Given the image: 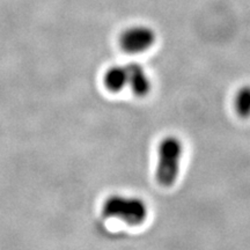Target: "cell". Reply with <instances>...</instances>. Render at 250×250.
Returning <instances> with one entry per match:
<instances>
[{
  "label": "cell",
  "instance_id": "cell-5",
  "mask_svg": "<svg viewBox=\"0 0 250 250\" xmlns=\"http://www.w3.org/2000/svg\"><path fill=\"white\" fill-rule=\"evenodd\" d=\"M103 83L109 92L117 93L124 89L127 86L126 66L116 65V66L109 67L103 78Z\"/></svg>",
  "mask_w": 250,
  "mask_h": 250
},
{
  "label": "cell",
  "instance_id": "cell-4",
  "mask_svg": "<svg viewBox=\"0 0 250 250\" xmlns=\"http://www.w3.org/2000/svg\"><path fill=\"white\" fill-rule=\"evenodd\" d=\"M127 86H130L134 95L144 98L151 90V80L145 68L138 62H130L126 65Z\"/></svg>",
  "mask_w": 250,
  "mask_h": 250
},
{
  "label": "cell",
  "instance_id": "cell-6",
  "mask_svg": "<svg viewBox=\"0 0 250 250\" xmlns=\"http://www.w3.org/2000/svg\"><path fill=\"white\" fill-rule=\"evenodd\" d=\"M234 107L240 117L247 118L250 116V86H245L237 90Z\"/></svg>",
  "mask_w": 250,
  "mask_h": 250
},
{
  "label": "cell",
  "instance_id": "cell-1",
  "mask_svg": "<svg viewBox=\"0 0 250 250\" xmlns=\"http://www.w3.org/2000/svg\"><path fill=\"white\" fill-rule=\"evenodd\" d=\"M183 146L176 137H166L159 145L155 177L162 187H170L179 176Z\"/></svg>",
  "mask_w": 250,
  "mask_h": 250
},
{
  "label": "cell",
  "instance_id": "cell-2",
  "mask_svg": "<svg viewBox=\"0 0 250 250\" xmlns=\"http://www.w3.org/2000/svg\"><path fill=\"white\" fill-rule=\"evenodd\" d=\"M102 213L107 218L121 219L130 226H138L147 218V205L138 197L112 195L103 203Z\"/></svg>",
  "mask_w": 250,
  "mask_h": 250
},
{
  "label": "cell",
  "instance_id": "cell-3",
  "mask_svg": "<svg viewBox=\"0 0 250 250\" xmlns=\"http://www.w3.org/2000/svg\"><path fill=\"white\" fill-rule=\"evenodd\" d=\"M155 42V33L149 27L133 26L122 34L120 43L122 49L129 54H140L146 51Z\"/></svg>",
  "mask_w": 250,
  "mask_h": 250
}]
</instances>
